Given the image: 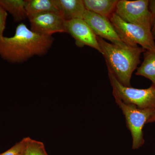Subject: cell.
Segmentation results:
<instances>
[{
	"mask_svg": "<svg viewBox=\"0 0 155 155\" xmlns=\"http://www.w3.org/2000/svg\"><path fill=\"white\" fill-rule=\"evenodd\" d=\"M150 11L151 13L153 18V23L151 28V33L153 38L155 40V0L149 1Z\"/></svg>",
	"mask_w": 155,
	"mask_h": 155,
	"instance_id": "18",
	"label": "cell"
},
{
	"mask_svg": "<svg viewBox=\"0 0 155 155\" xmlns=\"http://www.w3.org/2000/svg\"><path fill=\"white\" fill-rule=\"evenodd\" d=\"M26 137L17 143L10 149L0 155H24L26 146Z\"/></svg>",
	"mask_w": 155,
	"mask_h": 155,
	"instance_id": "16",
	"label": "cell"
},
{
	"mask_svg": "<svg viewBox=\"0 0 155 155\" xmlns=\"http://www.w3.org/2000/svg\"><path fill=\"white\" fill-rule=\"evenodd\" d=\"M108 76L115 98L123 103L134 105L140 109H155V86L149 88L137 89L124 86L108 70Z\"/></svg>",
	"mask_w": 155,
	"mask_h": 155,
	"instance_id": "3",
	"label": "cell"
},
{
	"mask_svg": "<svg viewBox=\"0 0 155 155\" xmlns=\"http://www.w3.org/2000/svg\"><path fill=\"white\" fill-rule=\"evenodd\" d=\"M155 122V110L154 114H153L152 116H151L149 121H148V123H153V122Z\"/></svg>",
	"mask_w": 155,
	"mask_h": 155,
	"instance_id": "19",
	"label": "cell"
},
{
	"mask_svg": "<svg viewBox=\"0 0 155 155\" xmlns=\"http://www.w3.org/2000/svg\"><path fill=\"white\" fill-rule=\"evenodd\" d=\"M54 41L52 36L36 33L24 23H20L14 36L0 38V56L11 63H21L46 54Z\"/></svg>",
	"mask_w": 155,
	"mask_h": 155,
	"instance_id": "1",
	"label": "cell"
},
{
	"mask_svg": "<svg viewBox=\"0 0 155 155\" xmlns=\"http://www.w3.org/2000/svg\"><path fill=\"white\" fill-rule=\"evenodd\" d=\"M26 0H0V6L8 11L17 21H21L27 18Z\"/></svg>",
	"mask_w": 155,
	"mask_h": 155,
	"instance_id": "14",
	"label": "cell"
},
{
	"mask_svg": "<svg viewBox=\"0 0 155 155\" xmlns=\"http://www.w3.org/2000/svg\"><path fill=\"white\" fill-rule=\"evenodd\" d=\"M28 19L30 23V29L42 35L52 36L55 33H66L65 20L58 13H43L31 17Z\"/></svg>",
	"mask_w": 155,
	"mask_h": 155,
	"instance_id": "8",
	"label": "cell"
},
{
	"mask_svg": "<svg viewBox=\"0 0 155 155\" xmlns=\"http://www.w3.org/2000/svg\"><path fill=\"white\" fill-rule=\"evenodd\" d=\"M7 16V11L0 6V38L3 37V33L5 28Z\"/></svg>",
	"mask_w": 155,
	"mask_h": 155,
	"instance_id": "17",
	"label": "cell"
},
{
	"mask_svg": "<svg viewBox=\"0 0 155 155\" xmlns=\"http://www.w3.org/2000/svg\"><path fill=\"white\" fill-rule=\"evenodd\" d=\"M26 146L24 155H48L44 144L41 141L26 137Z\"/></svg>",
	"mask_w": 155,
	"mask_h": 155,
	"instance_id": "15",
	"label": "cell"
},
{
	"mask_svg": "<svg viewBox=\"0 0 155 155\" xmlns=\"http://www.w3.org/2000/svg\"><path fill=\"white\" fill-rule=\"evenodd\" d=\"M115 99L125 116L127 127L132 136V148L137 149L144 144L143 129L155 109H140L134 105L125 104L117 98Z\"/></svg>",
	"mask_w": 155,
	"mask_h": 155,
	"instance_id": "5",
	"label": "cell"
},
{
	"mask_svg": "<svg viewBox=\"0 0 155 155\" xmlns=\"http://www.w3.org/2000/svg\"><path fill=\"white\" fill-rule=\"evenodd\" d=\"M85 9L110 19L115 13L118 0H83Z\"/></svg>",
	"mask_w": 155,
	"mask_h": 155,
	"instance_id": "12",
	"label": "cell"
},
{
	"mask_svg": "<svg viewBox=\"0 0 155 155\" xmlns=\"http://www.w3.org/2000/svg\"><path fill=\"white\" fill-rule=\"evenodd\" d=\"M97 40L108 70L124 86L131 87L132 73L140 63L141 54L146 50L138 45L119 46L109 43L98 36Z\"/></svg>",
	"mask_w": 155,
	"mask_h": 155,
	"instance_id": "2",
	"label": "cell"
},
{
	"mask_svg": "<svg viewBox=\"0 0 155 155\" xmlns=\"http://www.w3.org/2000/svg\"><path fill=\"white\" fill-rule=\"evenodd\" d=\"M143 57V62L137 68L136 75L150 79L155 86V51H146Z\"/></svg>",
	"mask_w": 155,
	"mask_h": 155,
	"instance_id": "13",
	"label": "cell"
},
{
	"mask_svg": "<svg viewBox=\"0 0 155 155\" xmlns=\"http://www.w3.org/2000/svg\"><path fill=\"white\" fill-rule=\"evenodd\" d=\"M26 12L28 19L48 12L60 14L58 0H26Z\"/></svg>",
	"mask_w": 155,
	"mask_h": 155,
	"instance_id": "11",
	"label": "cell"
},
{
	"mask_svg": "<svg viewBox=\"0 0 155 155\" xmlns=\"http://www.w3.org/2000/svg\"><path fill=\"white\" fill-rule=\"evenodd\" d=\"M148 0H119L115 13L125 22L151 29L153 18Z\"/></svg>",
	"mask_w": 155,
	"mask_h": 155,
	"instance_id": "6",
	"label": "cell"
},
{
	"mask_svg": "<svg viewBox=\"0 0 155 155\" xmlns=\"http://www.w3.org/2000/svg\"><path fill=\"white\" fill-rule=\"evenodd\" d=\"M83 19L88 24L97 36L111 41L119 46H125L124 42L119 36L110 19L93 12L85 10Z\"/></svg>",
	"mask_w": 155,
	"mask_h": 155,
	"instance_id": "7",
	"label": "cell"
},
{
	"mask_svg": "<svg viewBox=\"0 0 155 155\" xmlns=\"http://www.w3.org/2000/svg\"><path fill=\"white\" fill-rule=\"evenodd\" d=\"M58 8L65 21L83 19L85 9L83 0H58Z\"/></svg>",
	"mask_w": 155,
	"mask_h": 155,
	"instance_id": "10",
	"label": "cell"
},
{
	"mask_svg": "<svg viewBox=\"0 0 155 155\" xmlns=\"http://www.w3.org/2000/svg\"><path fill=\"white\" fill-rule=\"evenodd\" d=\"M109 19L125 43L131 46L139 45L146 51H155V42L151 29L125 22L115 13Z\"/></svg>",
	"mask_w": 155,
	"mask_h": 155,
	"instance_id": "4",
	"label": "cell"
},
{
	"mask_svg": "<svg viewBox=\"0 0 155 155\" xmlns=\"http://www.w3.org/2000/svg\"><path fill=\"white\" fill-rule=\"evenodd\" d=\"M66 33L74 38L75 45L79 47L84 46L93 48L101 53V48L95 34L87 23L83 19H76L65 21Z\"/></svg>",
	"mask_w": 155,
	"mask_h": 155,
	"instance_id": "9",
	"label": "cell"
}]
</instances>
